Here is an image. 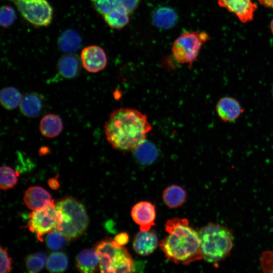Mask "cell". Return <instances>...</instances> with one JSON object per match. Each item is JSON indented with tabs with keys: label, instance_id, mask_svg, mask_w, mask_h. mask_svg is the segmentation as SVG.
Returning <instances> with one entry per match:
<instances>
[{
	"label": "cell",
	"instance_id": "8",
	"mask_svg": "<svg viewBox=\"0 0 273 273\" xmlns=\"http://www.w3.org/2000/svg\"><path fill=\"white\" fill-rule=\"evenodd\" d=\"M57 224V212L53 201L30 214L27 226L40 241H42L43 236L55 230Z\"/></svg>",
	"mask_w": 273,
	"mask_h": 273
},
{
	"label": "cell",
	"instance_id": "7",
	"mask_svg": "<svg viewBox=\"0 0 273 273\" xmlns=\"http://www.w3.org/2000/svg\"><path fill=\"white\" fill-rule=\"evenodd\" d=\"M12 2L22 17L36 26H48L52 20L53 9L47 0H7Z\"/></svg>",
	"mask_w": 273,
	"mask_h": 273
},
{
	"label": "cell",
	"instance_id": "38",
	"mask_svg": "<svg viewBox=\"0 0 273 273\" xmlns=\"http://www.w3.org/2000/svg\"><path fill=\"white\" fill-rule=\"evenodd\" d=\"M272 97H273V87H272Z\"/></svg>",
	"mask_w": 273,
	"mask_h": 273
},
{
	"label": "cell",
	"instance_id": "31",
	"mask_svg": "<svg viewBox=\"0 0 273 273\" xmlns=\"http://www.w3.org/2000/svg\"><path fill=\"white\" fill-rule=\"evenodd\" d=\"M261 273H273V251H265L260 257Z\"/></svg>",
	"mask_w": 273,
	"mask_h": 273
},
{
	"label": "cell",
	"instance_id": "9",
	"mask_svg": "<svg viewBox=\"0 0 273 273\" xmlns=\"http://www.w3.org/2000/svg\"><path fill=\"white\" fill-rule=\"evenodd\" d=\"M83 68L90 73H97L103 70L107 63V56L102 48L93 45L84 48L81 53Z\"/></svg>",
	"mask_w": 273,
	"mask_h": 273
},
{
	"label": "cell",
	"instance_id": "34",
	"mask_svg": "<svg viewBox=\"0 0 273 273\" xmlns=\"http://www.w3.org/2000/svg\"><path fill=\"white\" fill-rule=\"evenodd\" d=\"M115 241L121 246L126 244L129 241V236L126 233L117 234L114 238Z\"/></svg>",
	"mask_w": 273,
	"mask_h": 273
},
{
	"label": "cell",
	"instance_id": "4",
	"mask_svg": "<svg viewBox=\"0 0 273 273\" xmlns=\"http://www.w3.org/2000/svg\"><path fill=\"white\" fill-rule=\"evenodd\" d=\"M56 206L58 215L56 230L68 240L78 238L86 231L89 218L84 206L78 200L67 197L59 201Z\"/></svg>",
	"mask_w": 273,
	"mask_h": 273
},
{
	"label": "cell",
	"instance_id": "28",
	"mask_svg": "<svg viewBox=\"0 0 273 273\" xmlns=\"http://www.w3.org/2000/svg\"><path fill=\"white\" fill-rule=\"evenodd\" d=\"M66 238L56 230L49 233L46 238L48 247L53 250H58L62 248L66 244Z\"/></svg>",
	"mask_w": 273,
	"mask_h": 273
},
{
	"label": "cell",
	"instance_id": "36",
	"mask_svg": "<svg viewBox=\"0 0 273 273\" xmlns=\"http://www.w3.org/2000/svg\"><path fill=\"white\" fill-rule=\"evenodd\" d=\"M49 184L50 187L53 189H56L59 186L57 180L55 179H50L49 181Z\"/></svg>",
	"mask_w": 273,
	"mask_h": 273
},
{
	"label": "cell",
	"instance_id": "21",
	"mask_svg": "<svg viewBox=\"0 0 273 273\" xmlns=\"http://www.w3.org/2000/svg\"><path fill=\"white\" fill-rule=\"evenodd\" d=\"M58 43L61 50L65 52L71 53L76 51L80 48L81 39L77 32L69 29L61 34Z\"/></svg>",
	"mask_w": 273,
	"mask_h": 273
},
{
	"label": "cell",
	"instance_id": "11",
	"mask_svg": "<svg viewBox=\"0 0 273 273\" xmlns=\"http://www.w3.org/2000/svg\"><path fill=\"white\" fill-rule=\"evenodd\" d=\"M218 5L234 13L242 23L253 20L257 6L252 0H218Z\"/></svg>",
	"mask_w": 273,
	"mask_h": 273
},
{
	"label": "cell",
	"instance_id": "37",
	"mask_svg": "<svg viewBox=\"0 0 273 273\" xmlns=\"http://www.w3.org/2000/svg\"><path fill=\"white\" fill-rule=\"evenodd\" d=\"M270 29L272 33L273 34V19L271 20L270 23Z\"/></svg>",
	"mask_w": 273,
	"mask_h": 273
},
{
	"label": "cell",
	"instance_id": "6",
	"mask_svg": "<svg viewBox=\"0 0 273 273\" xmlns=\"http://www.w3.org/2000/svg\"><path fill=\"white\" fill-rule=\"evenodd\" d=\"M210 39L204 31L186 32L174 41L171 51L175 59L180 64L191 68L197 60L203 44Z\"/></svg>",
	"mask_w": 273,
	"mask_h": 273
},
{
	"label": "cell",
	"instance_id": "32",
	"mask_svg": "<svg viewBox=\"0 0 273 273\" xmlns=\"http://www.w3.org/2000/svg\"><path fill=\"white\" fill-rule=\"evenodd\" d=\"M1 273H9L11 269L12 259L9 256L8 251L1 247Z\"/></svg>",
	"mask_w": 273,
	"mask_h": 273
},
{
	"label": "cell",
	"instance_id": "20",
	"mask_svg": "<svg viewBox=\"0 0 273 273\" xmlns=\"http://www.w3.org/2000/svg\"><path fill=\"white\" fill-rule=\"evenodd\" d=\"M58 69L62 76L66 78H73L79 72L80 62L75 55L67 54L60 58L58 62Z\"/></svg>",
	"mask_w": 273,
	"mask_h": 273
},
{
	"label": "cell",
	"instance_id": "12",
	"mask_svg": "<svg viewBox=\"0 0 273 273\" xmlns=\"http://www.w3.org/2000/svg\"><path fill=\"white\" fill-rule=\"evenodd\" d=\"M244 109L239 102L231 97L220 98L216 105V111L219 118L224 122L236 120Z\"/></svg>",
	"mask_w": 273,
	"mask_h": 273
},
{
	"label": "cell",
	"instance_id": "33",
	"mask_svg": "<svg viewBox=\"0 0 273 273\" xmlns=\"http://www.w3.org/2000/svg\"><path fill=\"white\" fill-rule=\"evenodd\" d=\"M140 0H118V7L124 10L129 15L137 8Z\"/></svg>",
	"mask_w": 273,
	"mask_h": 273
},
{
	"label": "cell",
	"instance_id": "15",
	"mask_svg": "<svg viewBox=\"0 0 273 273\" xmlns=\"http://www.w3.org/2000/svg\"><path fill=\"white\" fill-rule=\"evenodd\" d=\"M76 264L81 273H96L99 268L100 257L95 249H84L77 254Z\"/></svg>",
	"mask_w": 273,
	"mask_h": 273
},
{
	"label": "cell",
	"instance_id": "27",
	"mask_svg": "<svg viewBox=\"0 0 273 273\" xmlns=\"http://www.w3.org/2000/svg\"><path fill=\"white\" fill-rule=\"evenodd\" d=\"M0 171L1 189L6 190L13 188L17 183L16 172L7 166H1Z\"/></svg>",
	"mask_w": 273,
	"mask_h": 273
},
{
	"label": "cell",
	"instance_id": "17",
	"mask_svg": "<svg viewBox=\"0 0 273 273\" xmlns=\"http://www.w3.org/2000/svg\"><path fill=\"white\" fill-rule=\"evenodd\" d=\"M63 126V121L59 116L54 114H48L40 121L39 130L43 136L54 138L60 134Z\"/></svg>",
	"mask_w": 273,
	"mask_h": 273
},
{
	"label": "cell",
	"instance_id": "2",
	"mask_svg": "<svg viewBox=\"0 0 273 273\" xmlns=\"http://www.w3.org/2000/svg\"><path fill=\"white\" fill-rule=\"evenodd\" d=\"M165 231L168 235L159 246L168 260L187 265L203 258L199 233L189 226L186 218L168 220Z\"/></svg>",
	"mask_w": 273,
	"mask_h": 273
},
{
	"label": "cell",
	"instance_id": "16",
	"mask_svg": "<svg viewBox=\"0 0 273 273\" xmlns=\"http://www.w3.org/2000/svg\"><path fill=\"white\" fill-rule=\"evenodd\" d=\"M154 25L161 29L172 28L177 21V15L171 8L163 6L155 10L152 15Z\"/></svg>",
	"mask_w": 273,
	"mask_h": 273
},
{
	"label": "cell",
	"instance_id": "23",
	"mask_svg": "<svg viewBox=\"0 0 273 273\" xmlns=\"http://www.w3.org/2000/svg\"><path fill=\"white\" fill-rule=\"evenodd\" d=\"M22 98L21 94L14 87H6L1 91V105L7 110H13L19 106Z\"/></svg>",
	"mask_w": 273,
	"mask_h": 273
},
{
	"label": "cell",
	"instance_id": "25",
	"mask_svg": "<svg viewBox=\"0 0 273 273\" xmlns=\"http://www.w3.org/2000/svg\"><path fill=\"white\" fill-rule=\"evenodd\" d=\"M138 160L143 164H149L157 157V152L155 147L146 141L134 151Z\"/></svg>",
	"mask_w": 273,
	"mask_h": 273
},
{
	"label": "cell",
	"instance_id": "30",
	"mask_svg": "<svg viewBox=\"0 0 273 273\" xmlns=\"http://www.w3.org/2000/svg\"><path fill=\"white\" fill-rule=\"evenodd\" d=\"M16 19L14 10L10 6L3 5L0 12V22L2 26L7 28L11 26Z\"/></svg>",
	"mask_w": 273,
	"mask_h": 273
},
{
	"label": "cell",
	"instance_id": "3",
	"mask_svg": "<svg viewBox=\"0 0 273 273\" xmlns=\"http://www.w3.org/2000/svg\"><path fill=\"white\" fill-rule=\"evenodd\" d=\"M203 258L208 262L215 263L225 258L231 252L234 237L227 227L209 223L199 232Z\"/></svg>",
	"mask_w": 273,
	"mask_h": 273
},
{
	"label": "cell",
	"instance_id": "22",
	"mask_svg": "<svg viewBox=\"0 0 273 273\" xmlns=\"http://www.w3.org/2000/svg\"><path fill=\"white\" fill-rule=\"evenodd\" d=\"M106 23L112 28L120 29L129 22V14L122 8L117 7L103 16Z\"/></svg>",
	"mask_w": 273,
	"mask_h": 273
},
{
	"label": "cell",
	"instance_id": "13",
	"mask_svg": "<svg viewBox=\"0 0 273 273\" xmlns=\"http://www.w3.org/2000/svg\"><path fill=\"white\" fill-rule=\"evenodd\" d=\"M159 244L156 234L151 231L139 232L133 242V248L139 255L147 256L152 253Z\"/></svg>",
	"mask_w": 273,
	"mask_h": 273
},
{
	"label": "cell",
	"instance_id": "18",
	"mask_svg": "<svg viewBox=\"0 0 273 273\" xmlns=\"http://www.w3.org/2000/svg\"><path fill=\"white\" fill-rule=\"evenodd\" d=\"M21 113L28 117L38 116L42 107V100L36 93H30L23 97L19 105Z\"/></svg>",
	"mask_w": 273,
	"mask_h": 273
},
{
	"label": "cell",
	"instance_id": "24",
	"mask_svg": "<svg viewBox=\"0 0 273 273\" xmlns=\"http://www.w3.org/2000/svg\"><path fill=\"white\" fill-rule=\"evenodd\" d=\"M68 259L67 255L61 252H55L50 254L47 261V267L53 273L64 271L68 267Z\"/></svg>",
	"mask_w": 273,
	"mask_h": 273
},
{
	"label": "cell",
	"instance_id": "1",
	"mask_svg": "<svg viewBox=\"0 0 273 273\" xmlns=\"http://www.w3.org/2000/svg\"><path fill=\"white\" fill-rule=\"evenodd\" d=\"M152 126L147 116L128 107L114 110L104 125L107 141L115 149L134 151L146 139Z\"/></svg>",
	"mask_w": 273,
	"mask_h": 273
},
{
	"label": "cell",
	"instance_id": "10",
	"mask_svg": "<svg viewBox=\"0 0 273 273\" xmlns=\"http://www.w3.org/2000/svg\"><path fill=\"white\" fill-rule=\"evenodd\" d=\"M131 216L140 226V231H148L155 225L156 209L154 205L148 201H141L133 206Z\"/></svg>",
	"mask_w": 273,
	"mask_h": 273
},
{
	"label": "cell",
	"instance_id": "19",
	"mask_svg": "<svg viewBox=\"0 0 273 273\" xmlns=\"http://www.w3.org/2000/svg\"><path fill=\"white\" fill-rule=\"evenodd\" d=\"M187 193L181 187L173 185L167 187L163 192L162 199L170 208H178L185 203Z\"/></svg>",
	"mask_w": 273,
	"mask_h": 273
},
{
	"label": "cell",
	"instance_id": "35",
	"mask_svg": "<svg viewBox=\"0 0 273 273\" xmlns=\"http://www.w3.org/2000/svg\"><path fill=\"white\" fill-rule=\"evenodd\" d=\"M258 1L264 7L273 10V0H258Z\"/></svg>",
	"mask_w": 273,
	"mask_h": 273
},
{
	"label": "cell",
	"instance_id": "5",
	"mask_svg": "<svg viewBox=\"0 0 273 273\" xmlns=\"http://www.w3.org/2000/svg\"><path fill=\"white\" fill-rule=\"evenodd\" d=\"M95 250L100 257V273H134L133 259L123 246L114 239L107 238L99 241Z\"/></svg>",
	"mask_w": 273,
	"mask_h": 273
},
{
	"label": "cell",
	"instance_id": "29",
	"mask_svg": "<svg viewBox=\"0 0 273 273\" xmlns=\"http://www.w3.org/2000/svg\"><path fill=\"white\" fill-rule=\"evenodd\" d=\"M95 10L101 15L109 13L118 7V0H90Z\"/></svg>",
	"mask_w": 273,
	"mask_h": 273
},
{
	"label": "cell",
	"instance_id": "14",
	"mask_svg": "<svg viewBox=\"0 0 273 273\" xmlns=\"http://www.w3.org/2000/svg\"><path fill=\"white\" fill-rule=\"evenodd\" d=\"M53 201L50 193L38 186L29 188L24 195L25 205L33 211L44 207Z\"/></svg>",
	"mask_w": 273,
	"mask_h": 273
},
{
	"label": "cell",
	"instance_id": "26",
	"mask_svg": "<svg viewBox=\"0 0 273 273\" xmlns=\"http://www.w3.org/2000/svg\"><path fill=\"white\" fill-rule=\"evenodd\" d=\"M47 256L43 252L29 255L26 258V268L29 273H38L47 264Z\"/></svg>",
	"mask_w": 273,
	"mask_h": 273
}]
</instances>
